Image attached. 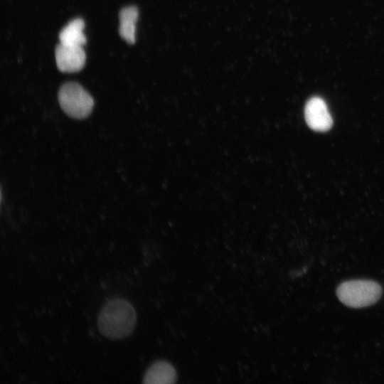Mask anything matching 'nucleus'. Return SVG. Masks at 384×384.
Returning a JSON list of instances; mask_svg holds the SVG:
<instances>
[{"label": "nucleus", "mask_w": 384, "mask_h": 384, "mask_svg": "<svg viewBox=\"0 0 384 384\" xmlns=\"http://www.w3.org/2000/svg\"><path fill=\"white\" fill-rule=\"evenodd\" d=\"M382 294L380 285L372 280L353 279L342 282L336 289V295L345 305L362 308L375 303Z\"/></svg>", "instance_id": "f03ea898"}, {"label": "nucleus", "mask_w": 384, "mask_h": 384, "mask_svg": "<svg viewBox=\"0 0 384 384\" xmlns=\"http://www.w3.org/2000/svg\"><path fill=\"white\" fill-rule=\"evenodd\" d=\"M137 323V314L132 305L127 300L114 299L102 307L97 319L100 333L112 339H120L129 336Z\"/></svg>", "instance_id": "f257e3e1"}, {"label": "nucleus", "mask_w": 384, "mask_h": 384, "mask_svg": "<svg viewBox=\"0 0 384 384\" xmlns=\"http://www.w3.org/2000/svg\"><path fill=\"white\" fill-rule=\"evenodd\" d=\"M138 10L135 6H127L119 13V34L128 43L135 41V25Z\"/></svg>", "instance_id": "6e6552de"}, {"label": "nucleus", "mask_w": 384, "mask_h": 384, "mask_svg": "<svg viewBox=\"0 0 384 384\" xmlns=\"http://www.w3.org/2000/svg\"><path fill=\"white\" fill-rule=\"evenodd\" d=\"M304 116L306 124L313 130L326 132L331 129L333 119L325 101L313 97L306 103Z\"/></svg>", "instance_id": "20e7f679"}, {"label": "nucleus", "mask_w": 384, "mask_h": 384, "mask_svg": "<svg viewBox=\"0 0 384 384\" xmlns=\"http://www.w3.org/2000/svg\"><path fill=\"white\" fill-rule=\"evenodd\" d=\"M85 23L81 18H75L69 22L59 34L60 43L69 46H82L86 43L83 33Z\"/></svg>", "instance_id": "0eeeda50"}, {"label": "nucleus", "mask_w": 384, "mask_h": 384, "mask_svg": "<svg viewBox=\"0 0 384 384\" xmlns=\"http://www.w3.org/2000/svg\"><path fill=\"white\" fill-rule=\"evenodd\" d=\"M177 378L174 366L165 361L153 363L144 376V383L165 384L174 383Z\"/></svg>", "instance_id": "423d86ee"}, {"label": "nucleus", "mask_w": 384, "mask_h": 384, "mask_svg": "<svg viewBox=\"0 0 384 384\" xmlns=\"http://www.w3.org/2000/svg\"><path fill=\"white\" fill-rule=\"evenodd\" d=\"M58 98L64 112L76 119L87 117L94 107L92 96L77 82L63 84L59 90Z\"/></svg>", "instance_id": "7ed1b4c3"}, {"label": "nucleus", "mask_w": 384, "mask_h": 384, "mask_svg": "<svg viewBox=\"0 0 384 384\" xmlns=\"http://www.w3.org/2000/svg\"><path fill=\"white\" fill-rule=\"evenodd\" d=\"M55 61L58 68L64 73L80 70L85 63V53L82 46L59 43L55 48Z\"/></svg>", "instance_id": "39448f33"}]
</instances>
